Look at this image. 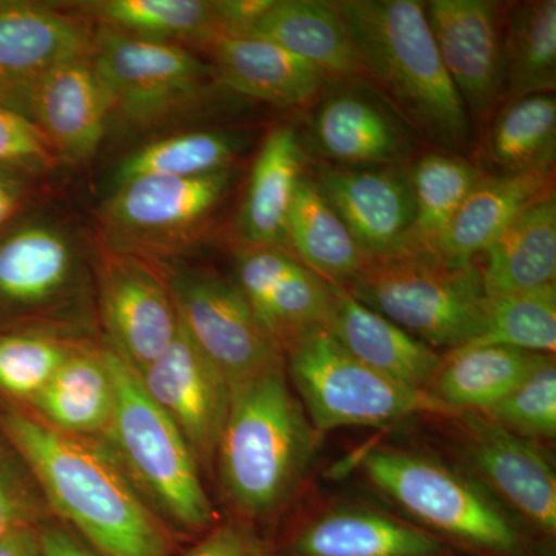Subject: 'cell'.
<instances>
[{
  "instance_id": "6da1fadb",
  "label": "cell",
  "mask_w": 556,
  "mask_h": 556,
  "mask_svg": "<svg viewBox=\"0 0 556 556\" xmlns=\"http://www.w3.org/2000/svg\"><path fill=\"white\" fill-rule=\"evenodd\" d=\"M0 437L21 457L51 508L100 556H172L174 543L105 448L0 401Z\"/></svg>"
},
{
  "instance_id": "7a4b0ae2",
  "label": "cell",
  "mask_w": 556,
  "mask_h": 556,
  "mask_svg": "<svg viewBox=\"0 0 556 556\" xmlns=\"http://www.w3.org/2000/svg\"><path fill=\"white\" fill-rule=\"evenodd\" d=\"M351 42L388 102L441 152L464 155L473 124L442 64L419 0L338 2Z\"/></svg>"
},
{
  "instance_id": "3957f363",
  "label": "cell",
  "mask_w": 556,
  "mask_h": 556,
  "mask_svg": "<svg viewBox=\"0 0 556 556\" xmlns=\"http://www.w3.org/2000/svg\"><path fill=\"white\" fill-rule=\"evenodd\" d=\"M317 431L278 362L232 388L219 439V482L241 517L268 519L298 493L316 453Z\"/></svg>"
},
{
  "instance_id": "277c9868",
  "label": "cell",
  "mask_w": 556,
  "mask_h": 556,
  "mask_svg": "<svg viewBox=\"0 0 556 556\" xmlns=\"http://www.w3.org/2000/svg\"><path fill=\"white\" fill-rule=\"evenodd\" d=\"M102 354L115 388L112 419L102 434L105 448L161 515L189 532L211 529L215 510L188 441L146 393L137 372L112 348Z\"/></svg>"
},
{
  "instance_id": "5b68a950",
  "label": "cell",
  "mask_w": 556,
  "mask_h": 556,
  "mask_svg": "<svg viewBox=\"0 0 556 556\" xmlns=\"http://www.w3.org/2000/svg\"><path fill=\"white\" fill-rule=\"evenodd\" d=\"M345 289L433 350L470 345L481 336L489 309L481 266L426 251L368 260Z\"/></svg>"
},
{
  "instance_id": "8992f818",
  "label": "cell",
  "mask_w": 556,
  "mask_h": 556,
  "mask_svg": "<svg viewBox=\"0 0 556 556\" xmlns=\"http://www.w3.org/2000/svg\"><path fill=\"white\" fill-rule=\"evenodd\" d=\"M369 481L428 532L500 556L525 555V541L496 501L477 482L439 460L393 447L362 456Z\"/></svg>"
},
{
  "instance_id": "52a82bcc",
  "label": "cell",
  "mask_w": 556,
  "mask_h": 556,
  "mask_svg": "<svg viewBox=\"0 0 556 556\" xmlns=\"http://www.w3.org/2000/svg\"><path fill=\"white\" fill-rule=\"evenodd\" d=\"M288 378L317 433L343 427H380L417 413L450 415L430 391L415 390L362 364L328 329L285 351Z\"/></svg>"
},
{
  "instance_id": "ba28073f",
  "label": "cell",
  "mask_w": 556,
  "mask_h": 556,
  "mask_svg": "<svg viewBox=\"0 0 556 556\" xmlns=\"http://www.w3.org/2000/svg\"><path fill=\"white\" fill-rule=\"evenodd\" d=\"M91 56L110 109L138 124L152 123L199 100L217 79L214 67L179 43L109 27L94 36Z\"/></svg>"
},
{
  "instance_id": "9c48e42d",
  "label": "cell",
  "mask_w": 556,
  "mask_h": 556,
  "mask_svg": "<svg viewBox=\"0 0 556 556\" xmlns=\"http://www.w3.org/2000/svg\"><path fill=\"white\" fill-rule=\"evenodd\" d=\"M179 325L230 388L254 378L285 351L236 281L208 270H175L167 278Z\"/></svg>"
},
{
  "instance_id": "30bf717a",
  "label": "cell",
  "mask_w": 556,
  "mask_h": 556,
  "mask_svg": "<svg viewBox=\"0 0 556 556\" xmlns=\"http://www.w3.org/2000/svg\"><path fill=\"white\" fill-rule=\"evenodd\" d=\"M232 170L201 177H139L118 185L104 223L115 247L177 248L212 217L228 195Z\"/></svg>"
},
{
  "instance_id": "8fae6325",
  "label": "cell",
  "mask_w": 556,
  "mask_h": 556,
  "mask_svg": "<svg viewBox=\"0 0 556 556\" xmlns=\"http://www.w3.org/2000/svg\"><path fill=\"white\" fill-rule=\"evenodd\" d=\"M426 16L442 64L471 124L489 123L503 104L501 39L504 3L492 0H431Z\"/></svg>"
},
{
  "instance_id": "7c38bea8",
  "label": "cell",
  "mask_w": 556,
  "mask_h": 556,
  "mask_svg": "<svg viewBox=\"0 0 556 556\" xmlns=\"http://www.w3.org/2000/svg\"><path fill=\"white\" fill-rule=\"evenodd\" d=\"M233 268L237 287L283 351L311 332L328 328L334 285L288 249L241 244Z\"/></svg>"
},
{
  "instance_id": "4fadbf2b",
  "label": "cell",
  "mask_w": 556,
  "mask_h": 556,
  "mask_svg": "<svg viewBox=\"0 0 556 556\" xmlns=\"http://www.w3.org/2000/svg\"><path fill=\"white\" fill-rule=\"evenodd\" d=\"M139 379L150 399L174 420L200 466H214L232 388L181 325L169 348Z\"/></svg>"
},
{
  "instance_id": "5bb4252c",
  "label": "cell",
  "mask_w": 556,
  "mask_h": 556,
  "mask_svg": "<svg viewBox=\"0 0 556 556\" xmlns=\"http://www.w3.org/2000/svg\"><path fill=\"white\" fill-rule=\"evenodd\" d=\"M314 179L365 257L409 251L415 201L407 166H325Z\"/></svg>"
},
{
  "instance_id": "9a60e30c",
  "label": "cell",
  "mask_w": 556,
  "mask_h": 556,
  "mask_svg": "<svg viewBox=\"0 0 556 556\" xmlns=\"http://www.w3.org/2000/svg\"><path fill=\"white\" fill-rule=\"evenodd\" d=\"M354 83L329 91L314 110L311 135L318 152L339 166H407L419 135L390 102Z\"/></svg>"
},
{
  "instance_id": "2e32d148",
  "label": "cell",
  "mask_w": 556,
  "mask_h": 556,
  "mask_svg": "<svg viewBox=\"0 0 556 556\" xmlns=\"http://www.w3.org/2000/svg\"><path fill=\"white\" fill-rule=\"evenodd\" d=\"M468 466L504 503L548 535L556 532V479L532 441L479 413H457Z\"/></svg>"
},
{
  "instance_id": "e0dca14e",
  "label": "cell",
  "mask_w": 556,
  "mask_h": 556,
  "mask_svg": "<svg viewBox=\"0 0 556 556\" xmlns=\"http://www.w3.org/2000/svg\"><path fill=\"white\" fill-rule=\"evenodd\" d=\"M100 295L112 350L141 376L178 332L169 287L138 260L121 255L105 263Z\"/></svg>"
},
{
  "instance_id": "ac0fdd59",
  "label": "cell",
  "mask_w": 556,
  "mask_h": 556,
  "mask_svg": "<svg viewBox=\"0 0 556 556\" xmlns=\"http://www.w3.org/2000/svg\"><path fill=\"white\" fill-rule=\"evenodd\" d=\"M22 93L53 152L70 163L97 153L112 109L89 56L58 65Z\"/></svg>"
},
{
  "instance_id": "d6986e66",
  "label": "cell",
  "mask_w": 556,
  "mask_h": 556,
  "mask_svg": "<svg viewBox=\"0 0 556 556\" xmlns=\"http://www.w3.org/2000/svg\"><path fill=\"white\" fill-rule=\"evenodd\" d=\"M93 39L78 21L31 2H0V94L22 93L65 62L90 56Z\"/></svg>"
},
{
  "instance_id": "ffe728a7",
  "label": "cell",
  "mask_w": 556,
  "mask_h": 556,
  "mask_svg": "<svg viewBox=\"0 0 556 556\" xmlns=\"http://www.w3.org/2000/svg\"><path fill=\"white\" fill-rule=\"evenodd\" d=\"M329 334L362 364L415 390L428 391L442 356L334 285Z\"/></svg>"
},
{
  "instance_id": "44dd1931",
  "label": "cell",
  "mask_w": 556,
  "mask_h": 556,
  "mask_svg": "<svg viewBox=\"0 0 556 556\" xmlns=\"http://www.w3.org/2000/svg\"><path fill=\"white\" fill-rule=\"evenodd\" d=\"M434 533L361 506H338L311 518L295 533L292 556H442Z\"/></svg>"
},
{
  "instance_id": "7402d4cb",
  "label": "cell",
  "mask_w": 556,
  "mask_h": 556,
  "mask_svg": "<svg viewBox=\"0 0 556 556\" xmlns=\"http://www.w3.org/2000/svg\"><path fill=\"white\" fill-rule=\"evenodd\" d=\"M212 54L219 83L276 108L309 104L328 80L308 61L266 39L223 36L212 47Z\"/></svg>"
},
{
  "instance_id": "603a6c76",
  "label": "cell",
  "mask_w": 556,
  "mask_h": 556,
  "mask_svg": "<svg viewBox=\"0 0 556 556\" xmlns=\"http://www.w3.org/2000/svg\"><path fill=\"white\" fill-rule=\"evenodd\" d=\"M303 167L305 152L299 131L291 126L270 130L252 166L237 215L236 229L243 247L288 249L289 212L305 175Z\"/></svg>"
},
{
  "instance_id": "cb8c5ba5",
  "label": "cell",
  "mask_w": 556,
  "mask_h": 556,
  "mask_svg": "<svg viewBox=\"0 0 556 556\" xmlns=\"http://www.w3.org/2000/svg\"><path fill=\"white\" fill-rule=\"evenodd\" d=\"M247 38L283 47L320 70L327 79L354 83L367 78L338 2L274 0Z\"/></svg>"
},
{
  "instance_id": "d4e9b609",
  "label": "cell",
  "mask_w": 556,
  "mask_h": 556,
  "mask_svg": "<svg viewBox=\"0 0 556 556\" xmlns=\"http://www.w3.org/2000/svg\"><path fill=\"white\" fill-rule=\"evenodd\" d=\"M555 169L519 175H482L437 249L453 263L475 262L533 201L554 189Z\"/></svg>"
},
{
  "instance_id": "484cf974",
  "label": "cell",
  "mask_w": 556,
  "mask_h": 556,
  "mask_svg": "<svg viewBox=\"0 0 556 556\" xmlns=\"http://www.w3.org/2000/svg\"><path fill=\"white\" fill-rule=\"evenodd\" d=\"M548 354L503 345L463 346L442 356L430 393L453 413H482L536 371Z\"/></svg>"
},
{
  "instance_id": "4316f807",
  "label": "cell",
  "mask_w": 556,
  "mask_h": 556,
  "mask_svg": "<svg viewBox=\"0 0 556 556\" xmlns=\"http://www.w3.org/2000/svg\"><path fill=\"white\" fill-rule=\"evenodd\" d=\"M485 257L481 268L489 299L555 283V190H548L519 214L490 244Z\"/></svg>"
},
{
  "instance_id": "83f0119b",
  "label": "cell",
  "mask_w": 556,
  "mask_h": 556,
  "mask_svg": "<svg viewBox=\"0 0 556 556\" xmlns=\"http://www.w3.org/2000/svg\"><path fill=\"white\" fill-rule=\"evenodd\" d=\"M28 407L72 437H102L112 419L115 388L104 354L73 351Z\"/></svg>"
},
{
  "instance_id": "f1b7e54d",
  "label": "cell",
  "mask_w": 556,
  "mask_h": 556,
  "mask_svg": "<svg viewBox=\"0 0 556 556\" xmlns=\"http://www.w3.org/2000/svg\"><path fill=\"white\" fill-rule=\"evenodd\" d=\"M287 240L291 254L336 287H348L368 262L316 179L308 175L300 178L295 190Z\"/></svg>"
},
{
  "instance_id": "f546056e",
  "label": "cell",
  "mask_w": 556,
  "mask_h": 556,
  "mask_svg": "<svg viewBox=\"0 0 556 556\" xmlns=\"http://www.w3.org/2000/svg\"><path fill=\"white\" fill-rule=\"evenodd\" d=\"M482 141L485 169L493 177L555 169V93L530 94L503 102Z\"/></svg>"
},
{
  "instance_id": "4dcf8cb0",
  "label": "cell",
  "mask_w": 556,
  "mask_h": 556,
  "mask_svg": "<svg viewBox=\"0 0 556 556\" xmlns=\"http://www.w3.org/2000/svg\"><path fill=\"white\" fill-rule=\"evenodd\" d=\"M556 2L530 0L504 7L501 39L503 102L555 93Z\"/></svg>"
},
{
  "instance_id": "1f68e13d",
  "label": "cell",
  "mask_w": 556,
  "mask_h": 556,
  "mask_svg": "<svg viewBox=\"0 0 556 556\" xmlns=\"http://www.w3.org/2000/svg\"><path fill=\"white\" fill-rule=\"evenodd\" d=\"M75 269L72 244L60 230L24 226L0 241V300L38 306L67 287Z\"/></svg>"
},
{
  "instance_id": "d6a6232c",
  "label": "cell",
  "mask_w": 556,
  "mask_h": 556,
  "mask_svg": "<svg viewBox=\"0 0 556 556\" xmlns=\"http://www.w3.org/2000/svg\"><path fill=\"white\" fill-rule=\"evenodd\" d=\"M407 172L415 201L409 251L437 255L453 218L484 172L466 156L441 150L416 156Z\"/></svg>"
},
{
  "instance_id": "836d02e7",
  "label": "cell",
  "mask_w": 556,
  "mask_h": 556,
  "mask_svg": "<svg viewBox=\"0 0 556 556\" xmlns=\"http://www.w3.org/2000/svg\"><path fill=\"white\" fill-rule=\"evenodd\" d=\"M102 27L129 35L212 47L222 39L214 2L206 0H104L87 7Z\"/></svg>"
},
{
  "instance_id": "e575fe53",
  "label": "cell",
  "mask_w": 556,
  "mask_h": 556,
  "mask_svg": "<svg viewBox=\"0 0 556 556\" xmlns=\"http://www.w3.org/2000/svg\"><path fill=\"white\" fill-rule=\"evenodd\" d=\"M244 138L232 131H189L159 139L121 163L116 186L139 177L190 178L230 170Z\"/></svg>"
},
{
  "instance_id": "d590c367",
  "label": "cell",
  "mask_w": 556,
  "mask_h": 556,
  "mask_svg": "<svg viewBox=\"0 0 556 556\" xmlns=\"http://www.w3.org/2000/svg\"><path fill=\"white\" fill-rule=\"evenodd\" d=\"M486 345L552 356L556 350L555 283L489 299L484 329L467 346Z\"/></svg>"
},
{
  "instance_id": "8d00e7d4",
  "label": "cell",
  "mask_w": 556,
  "mask_h": 556,
  "mask_svg": "<svg viewBox=\"0 0 556 556\" xmlns=\"http://www.w3.org/2000/svg\"><path fill=\"white\" fill-rule=\"evenodd\" d=\"M61 340L38 332L0 334V391L28 402L73 354Z\"/></svg>"
},
{
  "instance_id": "74e56055",
  "label": "cell",
  "mask_w": 556,
  "mask_h": 556,
  "mask_svg": "<svg viewBox=\"0 0 556 556\" xmlns=\"http://www.w3.org/2000/svg\"><path fill=\"white\" fill-rule=\"evenodd\" d=\"M486 419L527 441L556 434V367L548 357L533 375L485 412Z\"/></svg>"
},
{
  "instance_id": "f35d334b",
  "label": "cell",
  "mask_w": 556,
  "mask_h": 556,
  "mask_svg": "<svg viewBox=\"0 0 556 556\" xmlns=\"http://www.w3.org/2000/svg\"><path fill=\"white\" fill-rule=\"evenodd\" d=\"M53 163V149L30 116L0 102V167L40 172Z\"/></svg>"
},
{
  "instance_id": "ab89813d",
  "label": "cell",
  "mask_w": 556,
  "mask_h": 556,
  "mask_svg": "<svg viewBox=\"0 0 556 556\" xmlns=\"http://www.w3.org/2000/svg\"><path fill=\"white\" fill-rule=\"evenodd\" d=\"M30 478L21 457L0 437V540L13 527L36 522L39 501Z\"/></svg>"
},
{
  "instance_id": "60d3db41",
  "label": "cell",
  "mask_w": 556,
  "mask_h": 556,
  "mask_svg": "<svg viewBox=\"0 0 556 556\" xmlns=\"http://www.w3.org/2000/svg\"><path fill=\"white\" fill-rule=\"evenodd\" d=\"M186 556H276L268 541L247 522L230 521L212 527Z\"/></svg>"
},
{
  "instance_id": "b9f144b4",
  "label": "cell",
  "mask_w": 556,
  "mask_h": 556,
  "mask_svg": "<svg viewBox=\"0 0 556 556\" xmlns=\"http://www.w3.org/2000/svg\"><path fill=\"white\" fill-rule=\"evenodd\" d=\"M274 5V0H217L215 13L222 25L223 35L248 36L255 24Z\"/></svg>"
},
{
  "instance_id": "7bdbcfd3",
  "label": "cell",
  "mask_w": 556,
  "mask_h": 556,
  "mask_svg": "<svg viewBox=\"0 0 556 556\" xmlns=\"http://www.w3.org/2000/svg\"><path fill=\"white\" fill-rule=\"evenodd\" d=\"M40 556H100L61 522H38Z\"/></svg>"
},
{
  "instance_id": "ee69618b",
  "label": "cell",
  "mask_w": 556,
  "mask_h": 556,
  "mask_svg": "<svg viewBox=\"0 0 556 556\" xmlns=\"http://www.w3.org/2000/svg\"><path fill=\"white\" fill-rule=\"evenodd\" d=\"M0 556H40L38 522L13 527L0 540Z\"/></svg>"
},
{
  "instance_id": "f6af8a7d",
  "label": "cell",
  "mask_w": 556,
  "mask_h": 556,
  "mask_svg": "<svg viewBox=\"0 0 556 556\" xmlns=\"http://www.w3.org/2000/svg\"><path fill=\"white\" fill-rule=\"evenodd\" d=\"M24 195L21 172L0 167V225L11 217Z\"/></svg>"
}]
</instances>
